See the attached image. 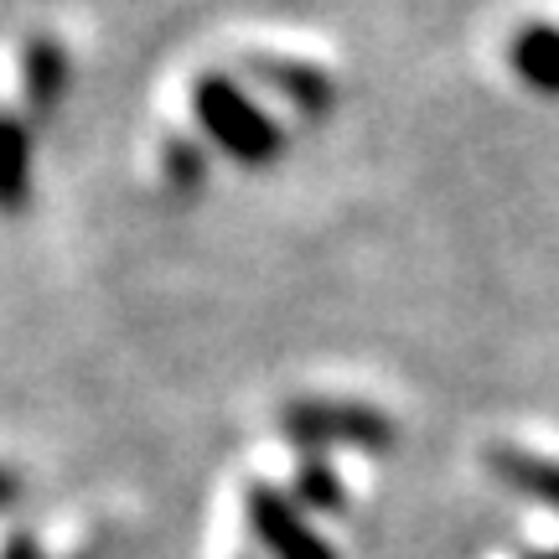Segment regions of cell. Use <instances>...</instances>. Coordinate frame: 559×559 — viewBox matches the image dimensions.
I'll list each match as a JSON object with an SVG mask.
<instances>
[{
  "mask_svg": "<svg viewBox=\"0 0 559 559\" xmlns=\"http://www.w3.org/2000/svg\"><path fill=\"white\" fill-rule=\"evenodd\" d=\"M32 202V135L26 124L0 115V213H21Z\"/></svg>",
  "mask_w": 559,
  "mask_h": 559,
  "instance_id": "8",
  "label": "cell"
},
{
  "mask_svg": "<svg viewBox=\"0 0 559 559\" xmlns=\"http://www.w3.org/2000/svg\"><path fill=\"white\" fill-rule=\"evenodd\" d=\"M285 498L296 502L300 513H342L347 508V492H342L337 472L326 466L321 456H300L296 477H290V492Z\"/></svg>",
  "mask_w": 559,
  "mask_h": 559,
  "instance_id": "9",
  "label": "cell"
},
{
  "mask_svg": "<svg viewBox=\"0 0 559 559\" xmlns=\"http://www.w3.org/2000/svg\"><path fill=\"white\" fill-rule=\"evenodd\" d=\"M73 559H94V555H73Z\"/></svg>",
  "mask_w": 559,
  "mask_h": 559,
  "instance_id": "14",
  "label": "cell"
},
{
  "mask_svg": "<svg viewBox=\"0 0 559 559\" xmlns=\"http://www.w3.org/2000/svg\"><path fill=\"white\" fill-rule=\"evenodd\" d=\"M243 73L254 83H264L270 94H280V99L290 104L296 115H306V120H326V115L337 109V83H332V73H321L317 62L260 52V58L243 62Z\"/></svg>",
  "mask_w": 559,
  "mask_h": 559,
  "instance_id": "4",
  "label": "cell"
},
{
  "mask_svg": "<svg viewBox=\"0 0 559 559\" xmlns=\"http://www.w3.org/2000/svg\"><path fill=\"white\" fill-rule=\"evenodd\" d=\"M280 436L300 445L306 456L321 451H362V456H383L394 451V419L379 404L358 400H290L280 409Z\"/></svg>",
  "mask_w": 559,
  "mask_h": 559,
  "instance_id": "2",
  "label": "cell"
},
{
  "mask_svg": "<svg viewBox=\"0 0 559 559\" xmlns=\"http://www.w3.org/2000/svg\"><path fill=\"white\" fill-rule=\"evenodd\" d=\"M528 559H559V549H549V555H528Z\"/></svg>",
  "mask_w": 559,
  "mask_h": 559,
  "instance_id": "13",
  "label": "cell"
},
{
  "mask_svg": "<svg viewBox=\"0 0 559 559\" xmlns=\"http://www.w3.org/2000/svg\"><path fill=\"white\" fill-rule=\"evenodd\" d=\"M243 519H249L254 539L264 544L270 559H337V549L321 539L317 528L306 523V513L270 481H254L243 492Z\"/></svg>",
  "mask_w": 559,
  "mask_h": 559,
  "instance_id": "3",
  "label": "cell"
},
{
  "mask_svg": "<svg viewBox=\"0 0 559 559\" xmlns=\"http://www.w3.org/2000/svg\"><path fill=\"white\" fill-rule=\"evenodd\" d=\"M508 62L523 88L544 99H559V26L555 21H528L519 37L508 41Z\"/></svg>",
  "mask_w": 559,
  "mask_h": 559,
  "instance_id": "6",
  "label": "cell"
},
{
  "mask_svg": "<svg viewBox=\"0 0 559 559\" xmlns=\"http://www.w3.org/2000/svg\"><path fill=\"white\" fill-rule=\"evenodd\" d=\"M487 466H492V477H498L502 487H513V492H523V498H534L559 513V461L519 451V445H492V451H487Z\"/></svg>",
  "mask_w": 559,
  "mask_h": 559,
  "instance_id": "7",
  "label": "cell"
},
{
  "mask_svg": "<svg viewBox=\"0 0 559 559\" xmlns=\"http://www.w3.org/2000/svg\"><path fill=\"white\" fill-rule=\"evenodd\" d=\"M160 171L177 192H198L207 181V145H198L192 135H171L166 151H160Z\"/></svg>",
  "mask_w": 559,
  "mask_h": 559,
  "instance_id": "10",
  "label": "cell"
},
{
  "mask_svg": "<svg viewBox=\"0 0 559 559\" xmlns=\"http://www.w3.org/2000/svg\"><path fill=\"white\" fill-rule=\"evenodd\" d=\"M16 502H21V477L11 472V466H0V513L16 508Z\"/></svg>",
  "mask_w": 559,
  "mask_h": 559,
  "instance_id": "12",
  "label": "cell"
},
{
  "mask_svg": "<svg viewBox=\"0 0 559 559\" xmlns=\"http://www.w3.org/2000/svg\"><path fill=\"white\" fill-rule=\"evenodd\" d=\"M21 94H26V109H32L37 120H52V115H58L62 94H68V52H62V41H52V37L26 41Z\"/></svg>",
  "mask_w": 559,
  "mask_h": 559,
  "instance_id": "5",
  "label": "cell"
},
{
  "mask_svg": "<svg viewBox=\"0 0 559 559\" xmlns=\"http://www.w3.org/2000/svg\"><path fill=\"white\" fill-rule=\"evenodd\" d=\"M0 559H47L37 534H11V539L0 544Z\"/></svg>",
  "mask_w": 559,
  "mask_h": 559,
  "instance_id": "11",
  "label": "cell"
},
{
  "mask_svg": "<svg viewBox=\"0 0 559 559\" xmlns=\"http://www.w3.org/2000/svg\"><path fill=\"white\" fill-rule=\"evenodd\" d=\"M192 115H198L202 135L239 166H270L285 151V130L228 73H207V79L192 83Z\"/></svg>",
  "mask_w": 559,
  "mask_h": 559,
  "instance_id": "1",
  "label": "cell"
}]
</instances>
